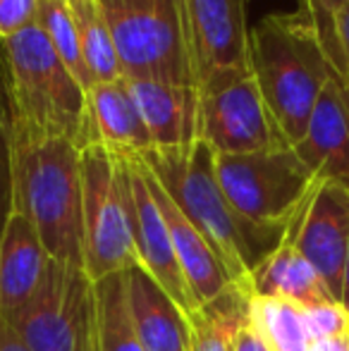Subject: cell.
<instances>
[{"label":"cell","instance_id":"6da1fadb","mask_svg":"<svg viewBox=\"0 0 349 351\" xmlns=\"http://www.w3.org/2000/svg\"><path fill=\"white\" fill-rule=\"evenodd\" d=\"M139 158L208 241L230 282H249L287 237L289 225H256L230 206L215 175V151L206 141L196 139L186 148H149Z\"/></svg>","mask_w":349,"mask_h":351},{"label":"cell","instance_id":"7a4b0ae2","mask_svg":"<svg viewBox=\"0 0 349 351\" xmlns=\"http://www.w3.org/2000/svg\"><path fill=\"white\" fill-rule=\"evenodd\" d=\"M12 213L38 232L48 256L84 268L82 148L58 136L10 134Z\"/></svg>","mask_w":349,"mask_h":351},{"label":"cell","instance_id":"3957f363","mask_svg":"<svg viewBox=\"0 0 349 351\" xmlns=\"http://www.w3.org/2000/svg\"><path fill=\"white\" fill-rule=\"evenodd\" d=\"M249 60L275 125L289 146H297L335 74L306 10L263 17L249 32Z\"/></svg>","mask_w":349,"mask_h":351},{"label":"cell","instance_id":"277c9868","mask_svg":"<svg viewBox=\"0 0 349 351\" xmlns=\"http://www.w3.org/2000/svg\"><path fill=\"white\" fill-rule=\"evenodd\" d=\"M10 134L58 136L86 146V91L38 24L3 38Z\"/></svg>","mask_w":349,"mask_h":351},{"label":"cell","instance_id":"5b68a950","mask_svg":"<svg viewBox=\"0 0 349 351\" xmlns=\"http://www.w3.org/2000/svg\"><path fill=\"white\" fill-rule=\"evenodd\" d=\"M101 8L122 77L196 88L184 0H122Z\"/></svg>","mask_w":349,"mask_h":351},{"label":"cell","instance_id":"8992f818","mask_svg":"<svg viewBox=\"0 0 349 351\" xmlns=\"http://www.w3.org/2000/svg\"><path fill=\"white\" fill-rule=\"evenodd\" d=\"M84 270L93 282L139 265L132 239L130 156L91 143L82 148Z\"/></svg>","mask_w":349,"mask_h":351},{"label":"cell","instance_id":"52a82bcc","mask_svg":"<svg viewBox=\"0 0 349 351\" xmlns=\"http://www.w3.org/2000/svg\"><path fill=\"white\" fill-rule=\"evenodd\" d=\"M8 325L32 351H98L96 285L82 265L48 258L34 296Z\"/></svg>","mask_w":349,"mask_h":351},{"label":"cell","instance_id":"ba28073f","mask_svg":"<svg viewBox=\"0 0 349 351\" xmlns=\"http://www.w3.org/2000/svg\"><path fill=\"white\" fill-rule=\"evenodd\" d=\"M215 175L230 206L256 225H289L318 182L292 146L215 156Z\"/></svg>","mask_w":349,"mask_h":351},{"label":"cell","instance_id":"9c48e42d","mask_svg":"<svg viewBox=\"0 0 349 351\" xmlns=\"http://www.w3.org/2000/svg\"><path fill=\"white\" fill-rule=\"evenodd\" d=\"M249 0H184L196 91L210 96L252 77Z\"/></svg>","mask_w":349,"mask_h":351},{"label":"cell","instance_id":"30bf717a","mask_svg":"<svg viewBox=\"0 0 349 351\" xmlns=\"http://www.w3.org/2000/svg\"><path fill=\"white\" fill-rule=\"evenodd\" d=\"M199 139L215 156H244L289 146L265 106L256 79L247 77L199 103Z\"/></svg>","mask_w":349,"mask_h":351},{"label":"cell","instance_id":"8fae6325","mask_svg":"<svg viewBox=\"0 0 349 351\" xmlns=\"http://www.w3.org/2000/svg\"><path fill=\"white\" fill-rule=\"evenodd\" d=\"M289 244L316 268L335 301L342 304V278L349 251V189L316 182L287 227Z\"/></svg>","mask_w":349,"mask_h":351},{"label":"cell","instance_id":"7c38bea8","mask_svg":"<svg viewBox=\"0 0 349 351\" xmlns=\"http://www.w3.org/2000/svg\"><path fill=\"white\" fill-rule=\"evenodd\" d=\"M130 177H132V239L139 265L151 275L165 294L182 308V313H189L196 308L191 291L186 287L184 273L177 261L173 239H170L168 225L163 220L156 199L151 196L149 184L144 177V165L139 156H130Z\"/></svg>","mask_w":349,"mask_h":351},{"label":"cell","instance_id":"4fadbf2b","mask_svg":"<svg viewBox=\"0 0 349 351\" xmlns=\"http://www.w3.org/2000/svg\"><path fill=\"white\" fill-rule=\"evenodd\" d=\"M292 148L318 182L349 189V86L337 74L326 84L302 141Z\"/></svg>","mask_w":349,"mask_h":351},{"label":"cell","instance_id":"5bb4252c","mask_svg":"<svg viewBox=\"0 0 349 351\" xmlns=\"http://www.w3.org/2000/svg\"><path fill=\"white\" fill-rule=\"evenodd\" d=\"M91 143L117 156H141L154 148L127 79L93 84L86 91V146Z\"/></svg>","mask_w":349,"mask_h":351},{"label":"cell","instance_id":"9a60e30c","mask_svg":"<svg viewBox=\"0 0 349 351\" xmlns=\"http://www.w3.org/2000/svg\"><path fill=\"white\" fill-rule=\"evenodd\" d=\"M141 165H144V160H141ZM144 177H146V184H149L151 196L156 199L160 213H163L165 225H168L170 239H173L177 261H180V268H182V273H184L186 287H189V291H191V299H194L196 306L206 304V301L218 296L220 291L230 285L228 273L223 270L220 261L215 258L208 241H206L204 237H201V232L186 220L184 213L177 208V204L170 199V194L160 186V182L156 180L154 172L146 165H144Z\"/></svg>","mask_w":349,"mask_h":351},{"label":"cell","instance_id":"2e32d148","mask_svg":"<svg viewBox=\"0 0 349 351\" xmlns=\"http://www.w3.org/2000/svg\"><path fill=\"white\" fill-rule=\"evenodd\" d=\"M48 251L34 225L12 213L0 234V318L5 323L29 304L48 265Z\"/></svg>","mask_w":349,"mask_h":351},{"label":"cell","instance_id":"e0dca14e","mask_svg":"<svg viewBox=\"0 0 349 351\" xmlns=\"http://www.w3.org/2000/svg\"><path fill=\"white\" fill-rule=\"evenodd\" d=\"M132 98L154 148H186L199 139V103L194 86L127 79Z\"/></svg>","mask_w":349,"mask_h":351},{"label":"cell","instance_id":"ac0fdd59","mask_svg":"<svg viewBox=\"0 0 349 351\" xmlns=\"http://www.w3.org/2000/svg\"><path fill=\"white\" fill-rule=\"evenodd\" d=\"M125 278V296L134 332L146 351H189V332L182 308L165 294L141 265H134Z\"/></svg>","mask_w":349,"mask_h":351},{"label":"cell","instance_id":"d6986e66","mask_svg":"<svg viewBox=\"0 0 349 351\" xmlns=\"http://www.w3.org/2000/svg\"><path fill=\"white\" fill-rule=\"evenodd\" d=\"M249 287L256 296L287 299L299 306L335 301L316 268L287 239L249 275Z\"/></svg>","mask_w":349,"mask_h":351},{"label":"cell","instance_id":"ffe728a7","mask_svg":"<svg viewBox=\"0 0 349 351\" xmlns=\"http://www.w3.org/2000/svg\"><path fill=\"white\" fill-rule=\"evenodd\" d=\"M249 282H230L218 296L184 315L189 351H232L234 339L249 323Z\"/></svg>","mask_w":349,"mask_h":351},{"label":"cell","instance_id":"44dd1931","mask_svg":"<svg viewBox=\"0 0 349 351\" xmlns=\"http://www.w3.org/2000/svg\"><path fill=\"white\" fill-rule=\"evenodd\" d=\"M249 325L270 351H306L311 347L302 306L287 299L252 294Z\"/></svg>","mask_w":349,"mask_h":351},{"label":"cell","instance_id":"7402d4cb","mask_svg":"<svg viewBox=\"0 0 349 351\" xmlns=\"http://www.w3.org/2000/svg\"><path fill=\"white\" fill-rule=\"evenodd\" d=\"M70 12L75 17L77 34H80L82 53H84L86 67L93 77V84L117 82L122 77L120 58L115 51L110 27L98 0H67Z\"/></svg>","mask_w":349,"mask_h":351},{"label":"cell","instance_id":"603a6c76","mask_svg":"<svg viewBox=\"0 0 349 351\" xmlns=\"http://www.w3.org/2000/svg\"><path fill=\"white\" fill-rule=\"evenodd\" d=\"M96 285L98 351H146L130 318L122 273L103 278Z\"/></svg>","mask_w":349,"mask_h":351},{"label":"cell","instance_id":"cb8c5ba5","mask_svg":"<svg viewBox=\"0 0 349 351\" xmlns=\"http://www.w3.org/2000/svg\"><path fill=\"white\" fill-rule=\"evenodd\" d=\"M36 24L43 29L46 38L56 48L60 60L67 65V70L75 74V79L84 86V91H88L93 86V77L86 67L84 53H82L80 34H77L75 17L70 12V3L67 0H38Z\"/></svg>","mask_w":349,"mask_h":351},{"label":"cell","instance_id":"d4e9b609","mask_svg":"<svg viewBox=\"0 0 349 351\" xmlns=\"http://www.w3.org/2000/svg\"><path fill=\"white\" fill-rule=\"evenodd\" d=\"M302 311L311 342L330 337H349V311L340 301L302 306Z\"/></svg>","mask_w":349,"mask_h":351},{"label":"cell","instance_id":"484cf974","mask_svg":"<svg viewBox=\"0 0 349 351\" xmlns=\"http://www.w3.org/2000/svg\"><path fill=\"white\" fill-rule=\"evenodd\" d=\"M347 5V0H302V8L309 12V17L316 24V32L321 36V43L328 53L333 70H335L337 60V46H335V22L337 14L342 12V8Z\"/></svg>","mask_w":349,"mask_h":351},{"label":"cell","instance_id":"4316f807","mask_svg":"<svg viewBox=\"0 0 349 351\" xmlns=\"http://www.w3.org/2000/svg\"><path fill=\"white\" fill-rule=\"evenodd\" d=\"M12 215V139L8 117L0 112V234Z\"/></svg>","mask_w":349,"mask_h":351},{"label":"cell","instance_id":"83f0119b","mask_svg":"<svg viewBox=\"0 0 349 351\" xmlns=\"http://www.w3.org/2000/svg\"><path fill=\"white\" fill-rule=\"evenodd\" d=\"M38 0H0V38H10L36 24Z\"/></svg>","mask_w":349,"mask_h":351},{"label":"cell","instance_id":"f1b7e54d","mask_svg":"<svg viewBox=\"0 0 349 351\" xmlns=\"http://www.w3.org/2000/svg\"><path fill=\"white\" fill-rule=\"evenodd\" d=\"M335 46H337V60H335V74L349 86V0L337 14L335 22Z\"/></svg>","mask_w":349,"mask_h":351},{"label":"cell","instance_id":"f546056e","mask_svg":"<svg viewBox=\"0 0 349 351\" xmlns=\"http://www.w3.org/2000/svg\"><path fill=\"white\" fill-rule=\"evenodd\" d=\"M232 351H270L265 347V342L261 337H258L256 332L252 330V325H244L242 332L237 335V339H234V347Z\"/></svg>","mask_w":349,"mask_h":351},{"label":"cell","instance_id":"4dcf8cb0","mask_svg":"<svg viewBox=\"0 0 349 351\" xmlns=\"http://www.w3.org/2000/svg\"><path fill=\"white\" fill-rule=\"evenodd\" d=\"M0 351H32L3 318H0Z\"/></svg>","mask_w":349,"mask_h":351},{"label":"cell","instance_id":"1f68e13d","mask_svg":"<svg viewBox=\"0 0 349 351\" xmlns=\"http://www.w3.org/2000/svg\"><path fill=\"white\" fill-rule=\"evenodd\" d=\"M306 351H349V337H330V339H316Z\"/></svg>","mask_w":349,"mask_h":351},{"label":"cell","instance_id":"d6a6232c","mask_svg":"<svg viewBox=\"0 0 349 351\" xmlns=\"http://www.w3.org/2000/svg\"><path fill=\"white\" fill-rule=\"evenodd\" d=\"M342 306L349 311V251H347V263H345V278H342Z\"/></svg>","mask_w":349,"mask_h":351},{"label":"cell","instance_id":"836d02e7","mask_svg":"<svg viewBox=\"0 0 349 351\" xmlns=\"http://www.w3.org/2000/svg\"><path fill=\"white\" fill-rule=\"evenodd\" d=\"M101 5H115V3H122V0H98Z\"/></svg>","mask_w":349,"mask_h":351}]
</instances>
